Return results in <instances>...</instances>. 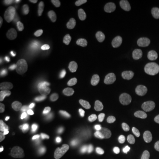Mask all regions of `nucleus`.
<instances>
[{"mask_svg":"<svg viewBox=\"0 0 159 159\" xmlns=\"http://www.w3.org/2000/svg\"><path fill=\"white\" fill-rule=\"evenodd\" d=\"M124 155V151L117 146H111L105 151V156L109 159H120Z\"/></svg>","mask_w":159,"mask_h":159,"instance_id":"9b49d317","label":"nucleus"},{"mask_svg":"<svg viewBox=\"0 0 159 159\" xmlns=\"http://www.w3.org/2000/svg\"><path fill=\"white\" fill-rule=\"evenodd\" d=\"M6 2H7L8 7H11V8H15V7H19L22 2V1H20V0H10V1H7Z\"/></svg>","mask_w":159,"mask_h":159,"instance_id":"a878e982","label":"nucleus"},{"mask_svg":"<svg viewBox=\"0 0 159 159\" xmlns=\"http://www.w3.org/2000/svg\"><path fill=\"white\" fill-rule=\"evenodd\" d=\"M22 145L21 141L17 137H5L0 141V148L2 151H15Z\"/></svg>","mask_w":159,"mask_h":159,"instance_id":"39448f33","label":"nucleus"},{"mask_svg":"<svg viewBox=\"0 0 159 159\" xmlns=\"http://www.w3.org/2000/svg\"><path fill=\"white\" fill-rule=\"evenodd\" d=\"M80 26L83 30L85 35L88 37L93 36L94 33V26L92 21L88 17L83 18L80 21Z\"/></svg>","mask_w":159,"mask_h":159,"instance_id":"1a4fd4ad","label":"nucleus"},{"mask_svg":"<svg viewBox=\"0 0 159 159\" xmlns=\"http://www.w3.org/2000/svg\"><path fill=\"white\" fill-rule=\"evenodd\" d=\"M130 27L133 33L135 34H141L144 30V24L138 15L134 14L130 16Z\"/></svg>","mask_w":159,"mask_h":159,"instance_id":"6e6552de","label":"nucleus"},{"mask_svg":"<svg viewBox=\"0 0 159 159\" xmlns=\"http://www.w3.org/2000/svg\"><path fill=\"white\" fill-rule=\"evenodd\" d=\"M18 91H19V93L20 94H25L26 93V91H27V89H26L25 88H24V87L22 86V85H19V86H18Z\"/></svg>","mask_w":159,"mask_h":159,"instance_id":"c85d7f7f","label":"nucleus"},{"mask_svg":"<svg viewBox=\"0 0 159 159\" xmlns=\"http://www.w3.org/2000/svg\"><path fill=\"white\" fill-rule=\"evenodd\" d=\"M119 67V62L115 57H111L108 60L105 64V71L109 75H114Z\"/></svg>","mask_w":159,"mask_h":159,"instance_id":"ddd939ff","label":"nucleus"},{"mask_svg":"<svg viewBox=\"0 0 159 159\" xmlns=\"http://www.w3.org/2000/svg\"><path fill=\"white\" fill-rule=\"evenodd\" d=\"M128 74L137 78H142L145 76L146 70L145 68L141 64H132L128 67Z\"/></svg>","mask_w":159,"mask_h":159,"instance_id":"9d476101","label":"nucleus"},{"mask_svg":"<svg viewBox=\"0 0 159 159\" xmlns=\"http://www.w3.org/2000/svg\"><path fill=\"white\" fill-rule=\"evenodd\" d=\"M27 118L31 124H38L43 121L47 114V109L44 102L41 99H32L27 105Z\"/></svg>","mask_w":159,"mask_h":159,"instance_id":"f257e3e1","label":"nucleus"},{"mask_svg":"<svg viewBox=\"0 0 159 159\" xmlns=\"http://www.w3.org/2000/svg\"><path fill=\"white\" fill-rule=\"evenodd\" d=\"M26 22L25 13L21 11H15L7 21V29L10 35L13 38L19 36L25 30Z\"/></svg>","mask_w":159,"mask_h":159,"instance_id":"7ed1b4c3","label":"nucleus"},{"mask_svg":"<svg viewBox=\"0 0 159 159\" xmlns=\"http://www.w3.org/2000/svg\"><path fill=\"white\" fill-rule=\"evenodd\" d=\"M74 13V7L71 2H68L64 7V11H63V22L64 27H68L70 24L71 19Z\"/></svg>","mask_w":159,"mask_h":159,"instance_id":"f8f14e48","label":"nucleus"},{"mask_svg":"<svg viewBox=\"0 0 159 159\" xmlns=\"http://www.w3.org/2000/svg\"><path fill=\"white\" fill-rule=\"evenodd\" d=\"M83 139L77 136H69L63 142V148L66 155L70 159H77L84 154L85 150L80 145Z\"/></svg>","mask_w":159,"mask_h":159,"instance_id":"f03ea898","label":"nucleus"},{"mask_svg":"<svg viewBox=\"0 0 159 159\" xmlns=\"http://www.w3.org/2000/svg\"><path fill=\"white\" fill-rule=\"evenodd\" d=\"M12 122L11 117L8 116V115H6V116H4L2 118L1 120V126L4 127H8Z\"/></svg>","mask_w":159,"mask_h":159,"instance_id":"393cba45","label":"nucleus"},{"mask_svg":"<svg viewBox=\"0 0 159 159\" xmlns=\"http://www.w3.org/2000/svg\"><path fill=\"white\" fill-rule=\"evenodd\" d=\"M85 4L93 12H99L101 9L100 2L98 0H86Z\"/></svg>","mask_w":159,"mask_h":159,"instance_id":"6ab92c4d","label":"nucleus"},{"mask_svg":"<svg viewBox=\"0 0 159 159\" xmlns=\"http://www.w3.org/2000/svg\"><path fill=\"white\" fill-rule=\"evenodd\" d=\"M49 2L50 3L53 4V5H61L63 2L62 0H49Z\"/></svg>","mask_w":159,"mask_h":159,"instance_id":"cd10ccee","label":"nucleus"},{"mask_svg":"<svg viewBox=\"0 0 159 159\" xmlns=\"http://www.w3.org/2000/svg\"><path fill=\"white\" fill-rule=\"evenodd\" d=\"M144 0H130L125 4V7L128 11H132V10H134L139 6L144 5Z\"/></svg>","mask_w":159,"mask_h":159,"instance_id":"f3484780","label":"nucleus"},{"mask_svg":"<svg viewBox=\"0 0 159 159\" xmlns=\"http://www.w3.org/2000/svg\"><path fill=\"white\" fill-rule=\"evenodd\" d=\"M109 125H110V118L108 116H105L103 117L100 124H99V128L102 130H105V129L108 128Z\"/></svg>","mask_w":159,"mask_h":159,"instance_id":"b1692460","label":"nucleus"},{"mask_svg":"<svg viewBox=\"0 0 159 159\" xmlns=\"http://www.w3.org/2000/svg\"><path fill=\"white\" fill-rule=\"evenodd\" d=\"M130 108L127 103L124 102H118L114 108V114L119 121H124L128 117Z\"/></svg>","mask_w":159,"mask_h":159,"instance_id":"423d86ee","label":"nucleus"},{"mask_svg":"<svg viewBox=\"0 0 159 159\" xmlns=\"http://www.w3.org/2000/svg\"><path fill=\"white\" fill-rule=\"evenodd\" d=\"M71 55V50L69 49H64V50L61 51V52H59L57 55V58L61 61H67L70 56Z\"/></svg>","mask_w":159,"mask_h":159,"instance_id":"aec40b11","label":"nucleus"},{"mask_svg":"<svg viewBox=\"0 0 159 159\" xmlns=\"http://www.w3.org/2000/svg\"><path fill=\"white\" fill-rule=\"evenodd\" d=\"M27 114V108L23 107V108L18 109L15 112V115L17 116H23Z\"/></svg>","mask_w":159,"mask_h":159,"instance_id":"bb28decb","label":"nucleus"},{"mask_svg":"<svg viewBox=\"0 0 159 159\" xmlns=\"http://www.w3.org/2000/svg\"><path fill=\"white\" fill-rule=\"evenodd\" d=\"M128 136L129 134L127 130H119L113 137V142L115 143V144H120V143L125 142L128 139Z\"/></svg>","mask_w":159,"mask_h":159,"instance_id":"4468645a","label":"nucleus"},{"mask_svg":"<svg viewBox=\"0 0 159 159\" xmlns=\"http://www.w3.org/2000/svg\"><path fill=\"white\" fill-rule=\"evenodd\" d=\"M19 153L16 151H2L0 159H17Z\"/></svg>","mask_w":159,"mask_h":159,"instance_id":"a211bd4d","label":"nucleus"},{"mask_svg":"<svg viewBox=\"0 0 159 159\" xmlns=\"http://www.w3.org/2000/svg\"><path fill=\"white\" fill-rule=\"evenodd\" d=\"M65 73L63 72V69H55L54 72L52 75V79L55 81H61L64 77Z\"/></svg>","mask_w":159,"mask_h":159,"instance_id":"412c9836","label":"nucleus"},{"mask_svg":"<svg viewBox=\"0 0 159 159\" xmlns=\"http://www.w3.org/2000/svg\"><path fill=\"white\" fill-rule=\"evenodd\" d=\"M127 41L126 33L123 30L116 32V35L111 39V43L112 47L115 49H121L124 47Z\"/></svg>","mask_w":159,"mask_h":159,"instance_id":"0eeeda50","label":"nucleus"},{"mask_svg":"<svg viewBox=\"0 0 159 159\" xmlns=\"http://www.w3.org/2000/svg\"><path fill=\"white\" fill-rule=\"evenodd\" d=\"M29 47L32 52H37L40 48L39 41L33 35H30L28 38Z\"/></svg>","mask_w":159,"mask_h":159,"instance_id":"dca6fc26","label":"nucleus"},{"mask_svg":"<svg viewBox=\"0 0 159 159\" xmlns=\"http://www.w3.org/2000/svg\"><path fill=\"white\" fill-rule=\"evenodd\" d=\"M0 34H1V37H0V45H2L4 41V37H5V33H4L2 28H0Z\"/></svg>","mask_w":159,"mask_h":159,"instance_id":"c756f323","label":"nucleus"},{"mask_svg":"<svg viewBox=\"0 0 159 159\" xmlns=\"http://www.w3.org/2000/svg\"><path fill=\"white\" fill-rule=\"evenodd\" d=\"M34 2L35 1H32V0H27V1H25L26 5H32V4H33Z\"/></svg>","mask_w":159,"mask_h":159,"instance_id":"2f4dec72","label":"nucleus"},{"mask_svg":"<svg viewBox=\"0 0 159 159\" xmlns=\"http://www.w3.org/2000/svg\"><path fill=\"white\" fill-rule=\"evenodd\" d=\"M85 159H97L96 156H89L88 157H86Z\"/></svg>","mask_w":159,"mask_h":159,"instance_id":"473e14b6","label":"nucleus"},{"mask_svg":"<svg viewBox=\"0 0 159 159\" xmlns=\"http://www.w3.org/2000/svg\"><path fill=\"white\" fill-rule=\"evenodd\" d=\"M38 21L41 25H45L49 20V13L46 7H40L38 11Z\"/></svg>","mask_w":159,"mask_h":159,"instance_id":"2eb2a0df","label":"nucleus"},{"mask_svg":"<svg viewBox=\"0 0 159 159\" xmlns=\"http://www.w3.org/2000/svg\"><path fill=\"white\" fill-rule=\"evenodd\" d=\"M11 60L16 66H23L28 62V52L24 47H18L12 53Z\"/></svg>","mask_w":159,"mask_h":159,"instance_id":"20e7f679","label":"nucleus"},{"mask_svg":"<svg viewBox=\"0 0 159 159\" xmlns=\"http://www.w3.org/2000/svg\"><path fill=\"white\" fill-rule=\"evenodd\" d=\"M8 99L12 103H15L16 102V96H14L13 94H9Z\"/></svg>","mask_w":159,"mask_h":159,"instance_id":"7c9ffc66","label":"nucleus"},{"mask_svg":"<svg viewBox=\"0 0 159 159\" xmlns=\"http://www.w3.org/2000/svg\"><path fill=\"white\" fill-rule=\"evenodd\" d=\"M83 76L80 74H75L69 77V82L71 83H79L83 81Z\"/></svg>","mask_w":159,"mask_h":159,"instance_id":"5701e85b","label":"nucleus"},{"mask_svg":"<svg viewBox=\"0 0 159 159\" xmlns=\"http://www.w3.org/2000/svg\"><path fill=\"white\" fill-rule=\"evenodd\" d=\"M151 138H152V140L153 142L159 143V124L156 125L154 127Z\"/></svg>","mask_w":159,"mask_h":159,"instance_id":"4be33fe9","label":"nucleus"}]
</instances>
